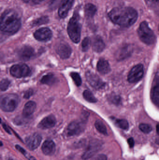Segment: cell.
Returning a JSON list of instances; mask_svg holds the SVG:
<instances>
[{"label": "cell", "mask_w": 159, "mask_h": 160, "mask_svg": "<svg viewBox=\"0 0 159 160\" xmlns=\"http://www.w3.org/2000/svg\"><path fill=\"white\" fill-rule=\"evenodd\" d=\"M5 33L3 32L0 30V43L2 42L5 40L7 38L6 34Z\"/></svg>", "instance_id": "obj_37"}, {"label": "cell", "mask_w": 159, "mask_h": 160, "mask_svg": "<svg viewBox=\"0 0 159 160\" xmlns=\"http://www.w3.org/2000/svg\"><path fill=\"white\" fill-rule=\"evenodd\" d=\"M85 13L87 17L92 18L97 11L96 6L92 4L88 3L85 7Z\"/></svg>", "instance_id": "obj_25"}, {"label": "cell", "mask_w": 159, "mask_h": 160, "mask_svg": "<svg viewBox=\"0 0 159 160\" xmlns=\"http://www.w3.org/2000/svg\"><path fill=\"white\" fill-rule=\"evenodd\" d=\"M138 34L141 41L146 45H153L156 42V35L146 22H143L140 24Z\"/></svg>", "instance_id": "obj_4"}, {"label": "cell", "mask_w": 159, "mask_h": 160, "mask_svg": "<svg viewBox=\"0 0 159 160\" xmlns=\"http://www.w3.org/2000/svg\"><path fill=\"white\" fill-rule=\"evenodd\" d=\"M111 119L114 121L115 125L119 128L127 130L129 128V124L126 119H117L115 118L111 117Z\"/></svg>", "instance_id": "obj_23"}, {"label": "cell", "mask_w": 159, "mask_h": 160, "mask_svg": "<svg viewBox=\"0 0 159 160\" xmlns=\"http://www.w3.org/2000/svg\"><path fill=\"white\" fill-rule=\"evenodd\" d=\"M3 144L2 143V142L1 141H0V146H2Z\"/></svg>", "instance_id": "obj_44"}, {"label": "cell", "mask_w": 159, "mask_h": 160, "mask_svg": "<svg viewBox=\"0 0 159 160\" xmlns=\"http://www.w3.org/2000/svg\"><path fill=\"white\" fill-rule=\"evenodd\" d=\"M33 94V90L32 89H29L27 91H25L24 93V98L29 99L31 97Z\"/></svg>", "instance_id": "obj_34"}, {"label": "cell", "mask_w": 159, "mask_h": 160, "mask_svg": "<svg viewBox=\"0 0 159 160\" xmlns=\"http://www.w3.org/2000/svg\"><path fill=\"white\" fill-rule=\"evenodd\" d=\"M44 0H32L33 2L35 4H39L44 2Z\"/></svg>", "instance_id": "obj_40"}, {"label": "cell", "mask_w": 159, "mask_h": 160, "mask_svg": "<svg viewBox=\"0 0 159 160\" xmlns=\"http://www.w3.org/2000/svg\"><path fill=\"white\" fill-rule=\"evenodd\" d=\"M22 1H23V2H24L27 3L28 2H29V1H30V0H22Z\"/></svg>", "instance_id": "obj_43"}, {"label": "cell", "mask_w": 159, "mask_h": 160, "mask_svg": "<svg viewBox=\"0 0 159 160\" xmlns=\"http://www.w3.org/2000/svg\"><path fill=\"white\" fill-rule=\"evenodd\" d=\"M91 41L89 37H86L82 42V49L83 52L87 51L90 48Z\"/></svg>", "instance_id": "obj_30"}, {"label": "cell", "mask_w": 159, "mask_h": 160, "mask_svg": "<svg viewBox=\"0 0 159 160\" xmlns=\"http://www.w3.org/2000/svg\"><path fill=\"white\" fill-rule=\"evenodd\" d=\"M21 26L20 18L13 9L6 10L0 17V30L5 33H15L19 31Z\"/></svg>", "instance_id": "obj_2"}, {"label": "cell", "mask_w": 159, "mask_h": 160, "mask_svg": "<svg viewBox=\"0 0 159 160\" xmlns=\"http://www.w3.org/2000/svg\"><path fill=\"white\" fill-rule=\"evenodd\" d=\"M92 160H107V158L105 155L101 154L93 158Z\"/></svg>", "instance_id": "obj_36"}, {"label": "cell", "mask_w": 159, "mask_h": 160, "mask_svg": "<svg viewBox=\"0 0 159 160\" xmlns=\"http://www.w3.org/2000/svg\"><path fill=\"white\" fill-rule=\"evenodd\" d=\"M101 142L98 140L91 142L87 149L82 156L84 160H87L93 157L101 148Z\"/></svg>", "instance_id": "obj_9"}, {"label": "cell", "mask_w": 159, "mask_h": 160, "mask_svg": "<svg viewBox=\"0 0 159 160\" xmlns=\"http://www.w3.org/2000/svg\"><path fill=\"white\" fill-rule=\"evenodd\" d=\"M97 70L102 75H106L111 71L110 65L108 61L101 58L97 63Z\"/></svg>", "instance_id": "obj_20"}, {"label": "cell", "mask_w": 159, "mask_h": 160, "mask_svg": "<svg viewBox=\"0 0 159 160\" xmlns=\"http://www.w3.org/2000/svg\"><path fill=\"white\" fill-rule=\"evenodd\" d=\"M92 49L96 52H101L104 50L105 44L100 37H96L92 43Z\"/></svg>", "instance_id": "obj_21"}, {"label": "cell", "mask_w": 159, "mask_h": 160, "mask_svg": "<svg viewBox=\"0 0 159 160\" xmlns=\"http://www.w3.org/2000/svg\"><path fill=\"white\" fill-rule=\"evenodd\" d=\"M57 53L63 59L69 58L72 52V49L68 44L61 43L56 48Z\"/></svg>", "instance_id": "obj_14"}, {"label": "cell", "mask_w": 159, "mask_h": 160, "mask_svg": "<svg viewBox=\"0 0 159 160\" xmlns=\"http://www.w3.org/2000/svg\"><path fill=\"white\" fill-rule=\"evenodd\" d=\"M83 97L87 101L91 103H95L97 102L98 100L94 97L91 91L88 90H86L83 92Z\"/></svg>", "instance_id": "obj_26"}, {"label": "cell", "mask_w": 159, "mask_h": 160, "mask_svg": "<svg viewBox=\"0 0 159 160\" xmlns=\"http://www.w3.org/2000/svg\"><path fill=\"white\" fill-rule=\"evenodd\" d=\"M128 143L130 148H133V147H134V141L133 138H129L128 140Z\"/></svg>", "instance_id": "obj_38"}, {"label": "cell", "mask_w": 159, "mask_h": 160, "mask_svg": "<svg viewBox=\"0 0 159 160\" xmlns=\"http://www.w3.org/2000/svg\"><path fill=\"white\" fill-rule=\"evenodd\" d=\"M49 21L48 18L47 17H43L39 18L35 20V21L33 22V25L34 26H37V25H40L41 24H44L47 23Z\"/></svg>", "instance_id": "obj_32"}, {"label": "cell", "mask_w": 159, "mask_h": 160, "mask_svg": "<svg viewBox=\"0 0 159 160\" xmlns=\"http://www.w3.org/2000/svg\"><path fill=\"white\" fill-rule=\"evenodd\" d=\"M144 75V67L139 64L133 67L129 73L128 80L130 83L137 82L143 78Z\"/></svg>", "instance_id": "obj_7"}, {"label": "cell", "mask_w": 159, "mask_h": 160, "mask_svg": "<svg viewBox=\"0 0 159 160\" xmlns=\"http://www.w3.org/2000/svg\"><path fill=\"white\" fill-rule=\"evenodd\" d=\"M10 73L15 78H25L28 77L30 73V68L25 64L14 65L10 69Z\"/></svg>", "instance_id": "obj_6"}, {"label": "cell", "mask_w": 159, "mask_h": 160, "mask_svg": "<svg viewBox=\"0 0 159 160\" xmlns=\"http://www.w3.org/2000/svg\"><path fill=\"white\" fill-rule=\"evenodd\" d=\"M42 140L41 135L36 133L27 137L25 139V142L28 148L30 150H33L39 146Z\"/></svg>", "instance_id": "obj_12"}, {"label": "cell", "mask_w": 159, "mask_h": 160, "mask_svg": "<svg viewBox=\"0 0 159 160\" xmlns=\"http://www.w3.org/2000/svg\"><path fill=\"white\" fill-rule=\"evenodd\" d=\"M1 118H0V123H1Z\"/></svg>", "instance_id": "obj_45"}, {"label": "cell", "mask_w": 159, "mask_h": 160, "mask_svg": "<svg viewBox=\"0 0 159 160\" xmlns=\"http://www.w3.org/2000/svg\"><path fill=\"white\" fill-rule=\"evenodd\" d=\"M19 102V98L16 94H5L0 97V108L4 112H13L17 107Z\"/></svg>", "instance_id": "obj_3"}, {"label": "cell", "mask_w": 159, "mask_h": 160, "mask_svg": "<svg viewBox=\"0 0 159 160\" xmlns=\"http://www.w3.org/2000/svg\"><path fill=\"white\" fill-rule=\"evenodd\" d=\"M95 127L99 132L104 135H107V131L106 127L101 120H97L95 122Z\"/></svg>", "instance_id": "obj_27"}, {"label": "cell", "mask_w": 159, "mask_h": 160, "mask_svg": "<svg viewBox=\"0 0 159 160\" xmlns=\"http://www.w3.org/2000/svg\"><path fill=\"white\" fill-rule=\"evenodd\" d=\"M16 149L19 151V152H20L21 154H23L24 156H25V157H26V158H27V154H27V152H26V150H25V149H23L22 147L20 146L19 145H18L16 146Z\"/></svg>", "instance_id": "obj_35"}, {"label": "cell", "mask_w": 159, "mask_h": 160, "mask_svg": "<svg viewBox=\"0 0 159 160\" xmlns=\"http://www.w3.org/2000/svg\"><path fill=\"white\" fill-rule=\"evenodd\" d=\"M40 81L42 83L52 85L56 82L57 79L53 74H49L44 76Z\"/></svg>", "instance_id": "obj_24"}, {"label": "cell", "mask_w": 159, "mask_h": 160, "mask_svg": "<svg viewBox=\"0 0 159 160\" xmlns=\"http://www.w3.org/2000/svg\"><path fill=\"white\" fill-rule=\"evenodd\" d=\"M74 0H63L58 10V15L61 18H65L71 9Z\"/></svg>", "instance_id": "obj_17"}, {"label": "cell", "mask_w": 159, "mask_h": 160, "mask_svg": "<svg viewBox=\"0 0 159 160\" xmlns=\"http://www.w3.org/2000/svg\"><path fill=\"white\" fill-rule=\"evenodd\" d=\"M140 129L146 134L150 133L152 131V128L150 125L147 124H141L139 126Z\"/></svg>", "instance_id": "obj_31"}, {"label": "cell", "mask_w": 159, "mask_h": 160, "mask_svg": "<svg viewBox=\"0 0 159 160\" xmlns=\"http://www.w3.org/2000/svg\"><path fill=\"white\" fill-rule=\"evenodd\" d=\"M35 38L39 41H48L51 39L52 32L50 29L46 27L40 28L34 34Z\"/></svg>", "instance_id": "obj_11"}, {"label": "cell", "mask_w": 159, "mask_h": 160, "mask_svg": "<svg viewBox=\"0 0 159 160\" xmlns=\"http://www.w3.org/2000/svg\"><path fill=\"white\" fill-rule=\"evenodd\" d=\"M42 150L44 155L50 156L55 153L56 145L51 140H47L42 145Z\"/></svg>", "instance_id": "obj_19"}, {"label": "cell", "mask_w": 159, "mask_h": 160, "mask_svg": "<svg viewBox=\"0 0 159 160\" xmlns=\"http://www.w3.org/2000/svg\"><path fill=\"white\" fill-rule=\"evenodd\" d=\"M86 78L89 83L93 88L97 90L102 89L105 87V83L101 79L93 72L88 71L86 74Z\"/></svg>", "instance_id": "obj_8"}, {"label": "cell", "mask_w": 159, "mask_h": 160, "mask_svg": "<svg viewBox=\"0 0 159 160\" xmlns=\"http://www.w3.org/2000/svg\"><path fill=\"white\" fill-rule=\"evenodd\" d=\"M111 20L115 24L129 27L135 23L138 18V13L130 7L116 8L108 13Z\"/></svg>", "instance_id": "obj_1"}, {"label": "cell", "mask_w": 159, "mask_h": 160, "mask_svg": "<svg viewBox=\"0 0 159 160\" xmlns=\"http://www.w3.org/2000/svg\"><path fill=\"white\" fill-rule=\"evenodd\" d=\"M108 100L115 105L119 106L121 104V98L120 96L117 95H111L108 98Z\"/></svg>", "instance_id": "obj_28"}, {"label": "cell", "mask_w": 159, "mask_h": 160, "mask_svg": "<svg viewBox=\"0 0 159 160\" xmlns=\"http://www.w3.org/2000/svg\"><path fill=\"white\" fill-rule=\"evenodd\" d=\"M158 128H159V125H157V132L158 134Z\"/></svg>", "instance_id": "obj_42"}, {"label": "cell", "mask_w": 159, "mask_h": 160, "mask_svg": "<svg viewBox=\"0 0 159 160\" xmlns=\"http://www.w3.org/2000/svg\"><path fill=\"white\" fill-rule=\"evenodd\" d=\"M133 52L132 47L129 46H125L122 47L117 51L116 53V57L118 61H122L129 57Z\"/></svg>", "instance_id": "obj_18"}, {"label": "cell", "mask_w": 159, "mask_h": 160, "mask_svg": "<svg viewBox=\"0 0 159 160\" xmlns=\"http://www.w3.org/2000/svg\"><path fill=\"white\" fill-rule=\"evenodd\" d=\"M18 55L22 61H30L34 56V49L30 46H24L19 50Z\"/></svg>", "instance_id": "obj_13"}, {"label": "cell", "mask_w": 159, "mask_h": 160, "mask_svg": "<svg viewBox=\"0 0 159 160\" xmlns=\"http://www.w3.org/2000/svg\"><path fill=\"white\" fill-rule=\"evenodd\" d=\"M71 78L73 80L75 84L77 86L79 87L82 84V79L80 75L76 72H72L70 74Z\"/></svg>", "instance_id": "obj_29"}, {"label": "cell", "mask_w": 159, "mask_h": 160, "mask_svg": "<svg viewBox=\"0 0 159 160\" xmlns=\"http://www.w3.org/2000/svg\"><path fill=\"white\" fill-rule=\"evenodd\" d=\"M67 32L73 42L76 44L79 43L81 37V25L77 16H74L69 21Z\"/></svg>", "instance_id": "obj_5"}, {"label": "cell", "mask_w": 159, "mask_h": 160, "mask_svg": "<svg viewBox=\"0 0 159 160\" xmlns=\"http://www.w3.org/2000/svg\"><path fill=\"white\" fill-rule=\"evenodd\" d=\"M36 104L33 101H29L24 105L22 111V114L25 117H29L31 115L36 109Z\"/></svg>", "instance_id": "obj_22"}, {"label": "cell", "mask_w": 159, "mask_h": 160, "mask_svg": "<svg viewBox=\"0 0 159 160\" xmlns=\"http://www.w3.org/2000/svg\"><path fill=\"white\" fill-rule=\"evenodd\" d=\"M3 128L5 130L7 133H9V134H11L10 131L8 129V128L7 127V126L5 124H3Z\"/></svg>", "instance_id": "obj_39"}, {"label": "cell", "mask_w": 159, "mask_h": 160, "mask_svg": "<svg viewBox=\"0 0 159 160\" xmlns=\"http://www.w3.org/2000/svg\"><path fill=\"white\" fill-rule=\"evenodd\" d=\"M10 83V81L7 79L2 80L0 82V90L5 91L8 88Z\"/></svg>", "instance_id": "obj_33"}, {"label": "cell", "mask_w": 159, "mask_h": 160, "mask_svg": "<svg viewBox=\"0 0 159 160\" xmlns=\"http://www.w3.org/2000/svg\"><path fill=\"white\" fill-rule=\"evenodd\" d=\"M56 122L55 116L53 115H50L43 118L38 124L37 128L41 129L51 128L55 126Z\"/></svg>", "instance_id": "obj_16"}, {"label": "cell", "mask_w": 159, "mask_h": 160, "mask_svg": "<svg viewBox=\"0 0 159 160\" xmlns=\"http://www.w3.org/2000/svg\"><path fill=\"white\" fill-rule=\"evenodd\" d=\"M28 158L29 159V160H36L34 157H31V156H30L29 158Z\"/></svg>", "instance_id": "obj_41"}, {"label": "cell", "mask_w": 159, "mask_h": 160, "mask_svg": "<svg viewBox=\"0 0 159 160\" xmlns=\"http://www.w3.org/2000/svg\"><path fill=\"white\" fill-rule=\"evenodd\" d=\"M85 129L84 121H73L67 128V134L69 136L78 135L83 132Z\"/></svg>", "instance_id": "obj_10"}, {"label": "cell", "mask_w": 159, "mask_h": 160, "mask_svg": "<svg viewBox=\"0 0 159 160\" xmlns=\"http://www.w3.org/2000/svg\"><path fill=\"white\" fill-rule=\"evenodd\" d=\"M151 99L155 105H159V73L157 72L155 77L153 87L151 89Z\"/></svg>", "instance_id": "obj_15"}]
</instances>
